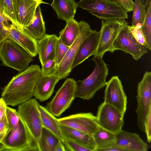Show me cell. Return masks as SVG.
Returning a JSON list of instances; mask_svg holds the SVG:
<instances>
[{
    "label": "cell",
    "instance_id": "6da1fadb",
    "mask_svg": "<svg viewBox=\"0 0 151 151\" xmlns=\"http://www.w3.org/2000/svg\"><path fill=\"white\" fill-rule=\"evenodd\" d=\"M41 73L37 65H32L14 76L3 89L1 98L7 106H15L31 99Z\"/></svg>",
    "mask_w": 151,
    "mask_h": 151
},
{
    "label": "cell",
    "instance_id": "7a4b0ae2",
    "mask_svg": "<svg viewBox=\"0 0 151 151\" xmlns=\"http://www.w3.org/2000/svg\"><path fill=\"white\" fill-rule=\"evenodd\" d=\"M102 58L94 56L92 59L95 64L93 71L86 79L76 82L75 97L89 100L98 91L106 86L109 69Z\"/></svg>",
    "mask_w": 151,
    "mask_h": 151
},
{
    "label": "cell",
    "instance_id": "3957f363",
    "mask_svg": "<svg viewBox=\"0 0 151 151\" xmlns=\"http://www.w3.org/2000/svg\"><path fill=\"white\" fill-rule=\"evenodd\" d=\"M39 104L36 99L32 98L19 105L17 109L30 137L33 151H39V142L43 128Z\"/></svg>",
    "mask_w": 151,
    "mask_h": 151
},
{
    "label": "cell",
    "instance_id": "277c9868",
    "mask_svg": "<svg viewBox=\"0 0 151 151\" xmlns=\"http://www.w3.org/2000/svg\"><path fill=\"white\" fill-rule=\"evenodd\" d=\"M77 5L101 19H128L127 12L113 0H80Z\"/></svg>",
    "mask_w": 151,
    "mask_h": 151
},
{
    "label": "cell",
    "instance_id": "5b68a950",
    "mask_svg": "<svg viewBox=\"0 0 151 151\" xmlns=\"http://www.w3.org/2000/svg\"><path fill=\"white\" fill-rule=\"evenodd\" d=\"M33 60L26 51L8 38L0 45V61L4 66L20 72L27 68Z\"/></svg>",
    "mask_w": 151,
    "mask_h": 151
},
{
    "label": "cell",
    "instance_id": "8992f818",
    "mask_svg": "<svg viewBox=\"0 0 151 151\" xmlns=\"http://www.w3.org/2000/svg\"><path fill=\"white\" fill-rule=\"evenodd\" d=\"M76 82L73 78H67L53 99L47 103L45 108L54 116H60L71 106L76 98Z\"/></svg>",
    "mask_w": 151,
    "mask_h": 151
},
{
    "label": "cell",
    "instance_id": "52a82bcc",
    "mask_svg": "<svg viewBox=\"0 0 151 151\" xmlns=\"http://www.w3.org/2000/svg\"><path fill=\"white\" fill-rule=\"evenodd\" d=\"M128 23L124 19H102L98 45L94 56L103 57L107 52H112L113 43L121 30Z\"/></svg>",
    "mask_w": 151,
    "mask_h": 151
},
{
    "label": "cell",
    "instance_id": "ba28073f",
    "mask_svg": "<svg viewBox=\"0 0 151 151\" xmlns=\"http://www.w3.org/2000/svg\"><path fill=\"white\" fill-rule=\"evenodd\" d=\"M137 92V124L141 130L145 132V119L151 110V72H145L142 80L138 83Z\"/></svg>",
    "mask_w": 151,
    "mask_h": 151
},
{
    "label": "cell",
    "instance_id": "9c48e42d",
    "mask_svg": "<svg viewBox=\"0 0 151 151\" xmlns=\"http://www.w3.org/2000/svg\"><path fill=\"white\" fill-rule=\"evenodd\" d=\"M79 22L80 31L78 35L70 46L64 58L58 66L56 74L60 80L69 76L72 70V64L81 44L92 30L86 22L82 21Z\"/></svg>",
    "mask_w": 151,
    "mask_h": 151
},
{
    "label": "cell",
    "instance_id": "30bf717a",
    "mask_svg": "<svg viewBox=\"0 0 151 151\" xmlns=\"http://www.w3.org/2000/svg\"><path fill=\"white\" fill-rule=\"evenodd\" d=\"M124 116L116 108L104 102L99 106L96 117L99 126L116 134L122 130Z\"/></svg>",
    "mask_w": 151,
    "mask_h": 151
},
{
    "label": "cell",
    "instance_id": "8fae6325",
    "mask_svg": "<svg viewBox=\"0 0 151 151\" xmlns=\"http://www.w3.org/2000/svg\"><path fill=\"white\" fill-rule=\"evenodd\" d=\"M128 26V24L126 25L120 31L113 43L111 53L120 50L138 60L147 52V49L136 41Z\"/></svg>",
    "mask_w": 151,
    "mask_h": 151
},
{
    "label": "cell",
    "instance_id": "7c38bea8",
    "mask_svg": "<svg viewBox=\"0 0 151 151\" xmlns=\"http://www.w3.org/2000/svg\"><path fill=\"white\" fill-rule=\"evenodd\" d=\"M2 143L6 147L4 151H33L30 137L20 119L17 128L9 129Z\"/></svg>",
    "mask_w": 151,
    "mask_h": 151
},
{
    "label": "cell",
    "instance_id": "4fadbf2b",
    "mask_svg": "<svg viewBox=\"0 0 151 151\" xmlns=\"http://www.w3.org/2000/svg\"><path fill=\"white\" fill-rule=\"evenodd\" d=\"M106 86L104 102L116 108L124 115L127 109V97L118 76L112 77Z\"/></svg>",
    "mask_w": 151,
    "mask_h": 151
},
{
    "label": "cell",
    "instance_id": "5bb4252c",
    "mask_svg": "<svg viewBox=\"0 0 151 151\" xmlns=\"http://www.w3.org/2000/svg\"><path fill=\"white\" fill-rule=\"evenodd\" d=\"M60 124L80 130L91 135L99 125L96 117L92 113H81L58 119Z\"/></svg>",
    "mask_w": 151,
    "mask_h": 151
},
{
    "label": "cell",
    "instance_id": "9a60e30c",
    "mask_svg": "<svg viewBox=\"0 0 151 151\" xmlns=\"http://www.w3.org/2000/svg\"><path fill=\"white\" fill-rule=\"evenodd\" d=\"M17 24L24 27L28 25L34 16L37 7L48 4L42 0H12Z\"/></svg>",
    "mask_w": 151,
    "mask_h": 151
},
{
    "label": "cell",
    "instance_id": "2e32d148",
    "mask_svg": "<svg viewBox=\"0 0 151 151\" xmlns=\"http://www.w3.org/2000/svg\"><path fill=\"white\" fill-rule=\"evenodd\" d=\"M8 38L22 48L32 57L37 54V41L17 24L12 23L10 24Z\"/></svg>",
    "mask_w": 151,
    "mask_h": 151
},
{
    "label": "cell",
    "instance_id": "e0dca14e",
    "mask_svg": "<svg viewBox=\"0 0 151 151\" xmlns=\"http://www.w3.org/2000/svg\"><path fill=\"white\" fill-rule=\"evenodd\" d=\"M99 32L92 30L81 44L71 66L73 69L88 57L94 55L98 45Z\"/></svg>",
    "mask_w": 151,
    "mask_h": 151
},
{
    "label": "cell",
    "instance_id": "ac0fdd59",
    "mask_svg": "<svg viewBox=\"0 0 151 151\" xmlns=\"http://www.w3.org/2000/svg\"><path fill=\"white\" fill-rule=\"evenodd\" d=\"M116 144L126 151H147L148 145L135 133L121 130L116 134Z\"/></svg>",
    "mask_w": 151,
    "mask_h": 151
},
{
    "label": "cell",
    "instance_id": "d6986e66",
    "mask_svg": "<svg viewBox=\"0 0 151 151\" xmlns=\"http://www.w3.org/2000/svg\"><path fill=\"white\" fill-rule=\"evenodd\" d=\"M60 80L57 74L46 76L41 73L35 87L34 96L40 102L47 100L52 95L56 83Z\"/></svg>",
    "mask_w": 151,
    "mask_h": 151
},
{
    "label": "cell",
    "instance_id": "ffe728a7",
    "mask_svg": "<svg viewBox=\"0 0 151 151\" xmlns=\"http://www.w3.org/2000/svg\"><path fill=\"white\" fill-rule=\"evenodd\" d=\"M58 37L55 35L47 34L43 38L37 41V53L42 65L49 60L55 59Z\"/></svg>",
    "mask_w": 151,
    "mask_h": 151
},
{
    "label": "cell",
    "instance_id": "44dd1931",
    "mask_svg": "<svg viewBox=\"0 0 151 151\" xmlns=\"http://www.w3.org/2000/svg\"><path fill=\"white\" fill-rule=\"evenodd\" d=\"M65 139H69L96 151V147L92 136L80 130L60 124Z\"/></svg>",
    "mask_w": 151,
    "mask_h": 151
},
{
    "label": "cell",
    "instance_id": "7402d4cb",
    "mask_svg": "<svg viewBox=\"0 0 151 151\" xmlns=\"http://www.w3.org/2000/svg\"><path fill=\"white\" fill-rule=\"evenodd\" d=\"M23 28L36 41L42 40L46 36L45 22L40 5L37 7L33 18L29 24Z\"/></svg>",
    "mask_w": 151,
    "mask_h": 151
},
{
    "label": "cell",
    "instance_id": "603a6c76",
    "mask_svg": "<svg viewBox=\"0 0 151 151\" xmlns=\"http://www.w3.org/2000/svg\"><path fill=\"white\" fill-rule=\"evenodd\" d=\"M58 18L66 22L74 19L77 8L74 0H53L51 4Z\"/></svg>",
    "mask_w": 151,
    "mask_h": 151
},
{
    "label": "cell",
    "instance_id": "cb8c5ba5",
    "mask_svg": "<svg viewBox=\"0 0 151 151\" xmlns=\"http://www.w3.org/2000/svg\"><path fill=\"white\" fill-rule=\"evenodd\" d=\"M38 108L43 127L48 129L63 142L64 139L58 119L49 112L45 107L39 104Z\"/></svg>",
    "mask_w": 151,
    "mask_h": 151
},
{
    "label": "cell",
    "instance_id": "d4e9b609",
    "mask_svg": "<svg viewBox=\"0 0 151 151\" xmlns=\"http://www.w3.org/2000/svg\"><path fill=\"white\" fill-rule=\"evenodd\" d=\"M97 149L109 147L115 145L117 140L116 134L98 126L92 135Z\"/></svg>",
    "mask_w": 151,
    "mask_h": 151
},
{
    "label": "cell",
    "instance_id": "484cf974",
    "mask_svg": "<svg viewBox=\"0 0 151 151\" xmlns=\"http://www.w3.org/2000/svg\"><path fill=\"white\" fill-rule=\"evenodd\" d=\"M64 28L59 32V38L65 45L70 46L78 37L80 31L79 22L73 19L66 22Z\"/></svg>",
    "mask_w": 151,
    "mask_h": 151
},
{
    "label": "cell",
    "instance_id": "4316f807",
    "mask_svg": "<svg viewBox=\"0 0 151 151\" xmlns=\"http://www.w3.org/2000/svg\"><path fill=\"white\" fill-rule=\"evenodd\" d=\"M59 140L50 132L43 127L39 142V151H54Z\"/></svg>",
    "mask_w": 151,
    "mask_h": 151
},
{
    "label": "cell",
    "instance_id": "83f0119b",
    "mask_svg": "<svg viewBox=\"0 0 151 151\" xmlns=\"http://www.w3.org/2000/svg\"><path fill=\"white\" fill-rule=\"evenodd\" d=\"M141 29L147 44V48L151 50V4L146 8L145 17Z\"/></svg>",
    "mask_w": 151,
    "mask_h": 151
},
{
    "label": "cell",
    "instance_id": "f1b7e54d",
    "mask_svg": "<svg viewBox=\"0 0 151 151\" xmlns=\"http://www.w3.org/2000/svg\"><path fill=\"white\" fill-rule=\"evenodd\" d=\"M134 3L132 25H136L140 24L142 25L145 17L146 8L142 4L141 0H135Z\"/></svg>",
    "mask_w": 151,
    "mask_h": 151
},
{
    "label": "cell",
    "instance_id": "f546056e",
    "mask_svg": "<svg viewBox=\"0 0 151 151\" xmlns=\"http://www.w3.org/2000/svg\"><path fill=\"white\" fill-rule=\"evenodd\" d=\"M0 10L3 14L12 23L17 24L12 0H0Z\"/></svg>",
    "mask_w": 151,
    "mask_h": 151
},
{
    "label": "cell",
    "instance_id": "4dcf8cb0",
    "mask_svg": "<svg viewBox=\"0 0 151 151\" xmlns=\"http://www.w3.org/2000/svg\"><path fill=\"white\" fill-rule=\"evenodd\" d=\"M6 116L8 123L9 129L15 130L18 127L20 119L17 111L14 109L7 106Z\"/></svg>",
    "mask_w": 151,
    "mask_h": 151
},
{
    "label": "cell",
    "instance_id": "1f68e13d",
    "mask_svg": "<svg viewBox=\"0 0 151 151\" xmlns=\"http://www.w3.org/2000/svg\"><path fill=\"white\" fill-rule=\"evenodd\" d=\"M69 47L70 46L63 43L58 37L56 43L55 58L58 66L64 58Z\"/></svg>",
    "mask_w": 151,
    "mask_h": 151
},
{
    "label": "cell",
    "instance_id": "d6a6232c",
    "mask_svg": "<svg viewBox=\"0 0 151 151\" xmlns=\"http://www.w3.org/2000/svg\"><path fill=\"white\" fill-rule=\"evenodd\" d=\"M8 20L0 10V45L8 37L10 24Z\"/></svg>",
    "mask_w": 151,
    "mask_h": 151
},
{
    "label": "cell",
    "instance_id": "836d02e7",
    "mask_svg": "<svg viewBox=\"0 0 151 151\" xmlns=\"http://www.w3.org/2000/svg\"><path fill=\"white\" fill-rule=\"evenodd\" d=\"M42 66L41 70L43 75L49 76L56 73L58 65L55 59L49 60Z\"/></svg>",
    "mask_w": 151,
    "mask_h": 151
},
{
    "label": "cell",
    "instance_id": "e575fe53",
    "mask_svg": "<svg viewBox=\"0 0 151 151\" xmlns=\"http://www.w3.org/2000/svg\"><path fill=\"white\" fill-rule=\"evenodd\" d=\"M141 25L138 24L136 25L129 26L128 28L136 41L141 45L146 46L147 44L145 40L142 32Z\"/></svg>",
    "mask_w": 151,
    "mask_h": 151
},
{
    "label": "cell",
    "instance_id": "d590c367",
    "mask_svg": "<svg viewBox=\"0 0 151 151\" xmlns=\"http://www.w3.org/2000/svg\"><path fill=\"white\" fill-rule=\"evenodd\" d=\"M63 143L65 151H92L86 147L69 139H65Z\"/></svg>",
    "mask_w": 151,
    "mask_h": 151
},
{
    "label": "cell",
    "instance_id": "8d00e7d4",
    "mask_svg": "<svg viewBox=\"0 0 151 151\" xmlns=\"http://www.w3.org/2000/svg\"><path fill=\"white\" fill-rule=\"evenodd\" d=\"M9 130V127L5 114L0 121V142H2Z\"/></svg>",
    "mask_w": 151,
    "mask_h": 151
},
{
    "label": "cell",
    "instance_id": "74e56055",
    "mask_svg": "<svg viewBox=\"0 0 151 151\" xmlns=\"http://www.w3.org/2000/svg\"><path fill=\"white\" fill-rule=\"evenodd\" d=\"M127 12L133 10L134 3L132 0H113Z\"/></svg>",
    "mask_w": 151,
    "mask_h": 151
},
{
    "label": "cell",
    "instance_id": "f35d334b",
    "mask_svg": "<svg viewBox=\"0 0 151 151\" xmlns=\"http://www.w3.org/2000/svg\"><path fill=\"white\" fill-rule=\"evenodd\" d=\"M145 132L146 135L147 141H151V110L148 113L145 123Z\"/></svg>",
    "mask_w": 151,
    "mask_h": 151
},
{
    "label": "cell",
    "instance_id": "ab89813d",
    "mask_svg": "<svg viewBox=\"0 0 151 151\" xmlns=\"http://www.w3.org/2000/svg\"><path fill=\"white\" fill-rule=\"evenodd\" d=\"M96 151H126L125 150L116 144L107 147L98 149Z\"/></svg>",
    "mask_w": 151,
    "mask_h": 151
},
{
    "label": "cell",
    "instance_id": "60d3db41",
    "mask_svg": "<svg viewBox=\"0 0 151 151\" xmlns=\"http://www.w3.org/2000/svg\"><path fill=\"white\" fill-rule=\"evenodd\" d=\"M7 106L2 99L0 98V121L6 114Z\"/></svg>",
    "mask_w": 151,
    "mask_h": 151
},
{
    "label": "cell",
    "instance_id": "b9f144b4",
    "mask_svg": "<svg viewBox=\"0 0 151 151\" xmlns=\"http://www.w3.org/2000/svg\"><path fill=\"white\" fill-rule=\"evenodd\" d=\"M54 151H65V147L62 141L59 140L55 146Z\"/></svg>",
    "mask_w": 151,
    "mask_h": 151
},
{
    "label": "cell",
    "instance_id": "7bdbcfd3",
    "mask_svg": "<svg viewBox=\"0 0 151 151\" xmlns=\"http://www.w3.org/2000/svg\"><path fill=\"white\" fill-rule=\"evenodd\" d=\"M143 5L145 8H147L151 4V0H141Z\"/></svg>",
    "mask_w": 151,
    "mask_h": 151
},
{
    "label": "cell",
    "instance_id": "ee69618b",
    "mask_svg": "<svg viewBox=\"0 0 151 151\" xmlns=\"http://www.w3.org/2000/svg\"><path fill=\"white\" fill-rule=\"evenodd\" d=\"M5 149V145L2 142H0V151H4Z\"/></svg>",
    "mask_w": 151,
    "mask_h": 151
},
{
    "label": "cell",
    "instance_id": "f6af8a7d",
    "mask_svg": "<svg viewBox=\"0 0 151 151\" xmlns=\"http://www.w3.org/2000/svg\"><path fill=\"white\" fill-rule=\"evenodd\" d=\"M111 0V1H112V0Z\"/></svg>",
    "mask_w": 151,
    "mask_h": 151
}]
</instances>
